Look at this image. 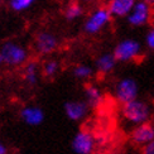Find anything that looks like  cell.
Instances as JSON below:
<instances>
[{
	"label": "cell",
	"instance_id": "cell-20",
	"mask_svg": "<svg viewBox=\"0 0 154 154\" xmlns=\"http://www.w3.org/2000/svg\"><path fill=\"white\" fill-rule=\"evenodd\" d=\"M144 41H145L146 48L154 52V25L148 29V32H146V34H145Z\"/></svg>",
	"mask_w": 154,
	"mask_h": 154
},
{
	"label": "cell",
	"instance_id": "cell-24",
	"mask_svg": "<svg viewBox=\"0 0 154 154\" xmlns=\"http://www.w3.org/2000/svg\"><path fill=\"white\" fill-rule=\"evenodd\" d=\"M86 4H91V3H94V2H96V0H83Z\"/></svg>",
	"mask_w": 154,
	"mask_h": 154
},
{
	"label": "cell",
	"instance_id": "cell-13",
	"mask_svg": "<svg viewBox=\"0 0 154 154\" xmlns=\"http://www.w3.org/2000/svg\"><path fill=\"white\" fill-rule=\"evenodd\" d=\"M116 58H115L114 53L110 52H105L101 53L100 56H97V58L95 61V67L97 69V72L102 73V75H107L111 73L115 67H116Z\"/></svg>",
	"mask_w": 154,
	"mask_h": 154
},
{
	"label": "cell",
	"instance_id": "cell-5",
	"mask_svg": "<svg viewBox=\"0 0 154 154\" xmlns=\"http://www.w3.org/2000/svg\"><path fill=\"white\" fill-rule=\"evenodd\" d=\"M114 96L121 105L139 99V83L133 77H123L114 87Z\"/></svg>",
	"mask_w": 154,
	"mask_h": 154
},
{
	"label": "cell",
	"instance_id": "cell-6",
	"mask_svg": "<svg viewBox=\"0 0 154 154\" xmlns=\"http://www.w3.org/2000/svg\"><path fill=\"white\" fill-rule=\"evenodd\" d=\"M152 18V6L145 0H138L131 13L126 17V20L131 27H144Z\"/></svg>",
	"mask_w": 154,
	"mask_h": 154
},
{
	"label": "cell",
	"instance_id": "cell-15",
	"mask_svg": "<svg viewBox=\"0 0 154 154\" xmlns=\"http://www.w3.org/2000/svg\"><path fill=\"white\" fill-rule=\"evenodd\" d=\"M38 77H39V66H38V63L34 61L28 62L27 66H25V69H24L25 82L30 86H34L38 82Z\"/></svg>",
	"mask_w": 154,
	"mask_h": 154
},
{
	"label": "cell",
	"instance_id": "cell-25",
	"mask_svg": "<svg viewBox=\"0 0 154 154\" xmlns=\"http://www.w3.org/2000/svg\"><path fill=\"white\" fill-rule=\"evenodd\" d=\"M4 65V62H3V58H2V56H0V67H2Z\"/></svg>",
	"mask_w": 154,
	"mask_h": 154
},
{
	"label": "cell",
	"instance_id": "cell-9",
	"mask_svg": "<svg viewBox=\"0 0 154 154\" xmlns=\"http://www.w3.org/2000/svg\"><path fill=\"white\" fill-rule=\"evenodd\" d=\"M154 140V125L152 121L142 125L134 126L130 131V142L139 148H143L146 144Z\"/></svg>",
	"mask_w": 154,
	"mask_h": 154
},
{
	"label": "cell",
	"instance_id": "cell-26",
	"mask_svg": "<svg viewBox=\"0 0 154 154\" xmlns=\"http://www.w3.org/2000/svg\"><path fill=\"white\" fill-rule=\"evenodd\" d=\"M68 2H69V3H75V0H68Z\"/></svg>",
	"mask_w": 154,
	"mask_h": 154
},
{
	"label": "cell",
	"instance_id": "cell-4",
	"mask_svg": "<svg viewBox=\"0 0 154 154\" xmlns=\"http://www.w3.org/2000/svg\"><path fill=\"white\" fill-rule=\"evenodd\" d=\"M111 14L105 6L94 9L83 22V32L88 35H96L101 33L111 22Z\"/></svg>",
	"mask_w": 154,
	"mask_h": 154
},
{
	"label": "cell",
	"instance_id": "cell-22",
	"mask_svg": "<svg viewBox=\"0 0 154 154\" xmlns=\"http://www.w3.org/2000/svg\"><path fill=\"white\" fill-rule=\"evenodd\" d=\"M0 154H8V148L3 142H0Z\"/></svg>",
	"mask_w": 154,
	"mask_h": 154
},
{
	"label": "cell",
	"instance_id": "cell-17",
	"mask_svg": "<svg viewBox=\"0 0 154 154\" xmlns=\"http://www.w3.org/2000/svg\"><path fill=\"white\" fill-rule=\"evenodd\" d=\"M83 13V9L80 4L77 3H69L66 8H65V11H63V14H65V18L67 20L72 22V20H76V19H79Z\"/></svg>",
	"mask_w": 154,
	"mask_h": 154
},
{
	"label": "cell",
	"instance_id": "cell-2",
	"mask_svg": "<svg viewBox=\"0 0 154 154\" xmlns=\"http://www.w3.org/2000/svg\"><path fill=\"white\" fill-rule=\"evenodd\" d=\"M143 52V47L135 38H124L119 41L114 47L112 53L118 62L121 63H129L133 61H137Z\"/></svg>",
	"mask_w": 154,
	"mask_h": 154
},
{
	"label": "cell",
	"instance_id": "cell-12",
	"mask_svg": "<svg viewBox=\"0 0 154 154\" xmlns=\"http://www.w3.org/2000/svg\"><path fill=\"white\" fill-rule=\"evenodd\" d=\"M138 0H111L107 4V9L114 18H126L131 13Z\"/></svg>",
	"mask_w": 154,
	"mask_h": 154
},
{
	"label": "cell",
	"instance_id": "cell-23",
	"mask_svg": "<svg viewBox=\"0 0 154 154\" xmlns=\"http://www.w3.org/2000/svg\"><path fill=\"white\" fill-rule=\"evenodd\" d=\"M146 3H149L150 4V6H154V0H145Z\"/></svg>",
	"mask_w": 154,
	"mask_h": 154
},
{
	"label": "cell",
	"instance_id": "cell-3",
	"mask_svg": "<svg viewBox=\"0 0 154 154\" xmlns=\"http://www.w3.org/2000/svg\"><path fill=\"white\" fill-rule=\"evenodd\" d=\"M0 56L5 66L19 67L24 65L25 61L28 60V51L20 43L8 41L0 47Z\"/></svg>",
	"mask_w": 154,
	"mask_h": 154
},
{
	"label": "cell",
	"instance_id": "cell-10",
	"mask_svg": "<svg viewBox=\"0 0 154 154\" xmlns=\"http://www.w3.org/2000/svg\"><path fill=\"white\" fill-rule=\"evenodd\" d=\"M65 114L71 121H81L83 120L90 110V106L86 101L82 100H71L65 104Z\"/></svg>",
	"mask_w": 154,
	"mask_h": 154
},
{
	"label": "cell",
	"instance_id": "cell-21",
	"mask_svg": "<svg viewBox=\"0 0 154 154\" xmlns=\"http://www.w3.org/2000/svg\"><path fill=\"white\" fill-rule=\"evenodd\" d=\"M142 154H154V140L142 148Z\"/></svg>",
	"mask_w": 154,
	"mask_h": 154
},
{
	"label": "cell",
	"instance_id": "cell-1",
	"mask_svg": "<svg viewBox=\"0 0 154 154\" xmlns=\"http://www.w3.org/2000/svg\"><path fill=\"white\" fill-rule=\"evenodd\" d=\"M121 116L130 125L138 126L150 121L152 107L146 101L137 99L125 105H121Z\"/></svg>",
	"mask_w": 154,
	"mask_h": 154
},
{
	"label": "cell",
	"instance_id": "cell-14",
	"mask_svg": "<svg viewBox=\"0 0 154 154\" xmlns=\"http://www.w3.org/2000/svg\"><path fill=\"white\" fill-rule=\"evenodd\" d=\"M83 95H85V101L90 107H97L104 101V94H102L101 88L96 85H92V83L85 87Z\"/></svg>",
	"mask_w": 154,
	"mask_h": 154
},
{
	"label": "cell",
	"instance_id": "cell-11",
	"mask_svg": "<svg viewBox=\"0 0 154 154\" xmlns=\"http://www.w3.org/2000/svg\"><path fill=\"white\" fill-rule=\"evenodd\" d=\"M20 119L23 120V123H25L29 126H38L43 123L44 120V111L39 106L35 105H28L24 106L20 112Z\"/></svg>",
	"mask_w": 154,
	"mask_h": 154
},
{
	"label": "cell",
	"instance_id": "cell-19",
	"mask_svg": "<svg viewBox=\"0 0 154 154\" xmlns=\"http://www.w3.org/2000/svg\"><path fill=\"white\" fill-rule=\"evenodd\" d=\"M37 0H9V8L15 13H23L28 10Z\"/></svg>",
	"mask_w": 154,
	"mask_h": 154
},
{
	"label": "cell",
	"instance_id": "cell-29",
	"mask_svg": "<svg viewBox=\"0 0 154 154\" xmlns=\"http://www.w3.org/2000/svg\"><path fill=\"white\" fill-rule=\"evenodd\" d=\"M0 3H2V0H0Z\"/></svg>",
	"mask_w": 154,
	"mask_h": 154
},
{
	"label": "cell",
	"instance_id": "cell-28",
	"mask_svg": "<svg viewBox=\"0 0 154 154\" xmlns=\"http://www.w3.org/2000/svg\"><path fill=\"white\" fill-rule=\"evenodd\" d=\"M109 2H111V0H109Z\"/></svg>",
	"mask_w": 154,
	"mask_h": 154
},
{
	"label": "cell",
	"instance_id": "cell-8",
	"mask_svg": "<svg viewBox=\"0 0 154 154\" xmlns=\"http://www.w3.org/2000/svg\"><path fill=\"white\" fill-rule=\"evenodd\" d=\"M60 41L56 34L51 33V32H39L34 39V48L39 54L42 56H48L53 53L54 51L58 48Z\"/></svg>",
	"mask_w": 154,
	"mask_h": 154
},
{
	"label": "cell",
	"instance_id": "cell-27",
	"mask_svg": "<svg viewBox=\"0 0 154 154\" xmlns=\"http://www.w3.org/2000/svg\"><path fill=\"white\" fill-rule=\"evenodd\" d=\"M152 123H153V125H154V118H153V120H152Z\"/></svg>",
	"mask_w": 154,
	"mask_h": 154
},
{
	"label": "cell",
	"instance_id": "cell-16",
	"mask_svg": "<svg viewBox=\"0 0 154 154\" xmlns=\"http://www.w3.org/2000/svg\"><path fill=\"white\" fill-rule=\"evenodd\" d=\"M72 75L76 77L77 80H81V81H86L90 80L94 75V68L91 66L86 65V63H79L76 65L72 69Z\"/></svg>",
	"mask_w": 154,
	"mask_h": 154
},
{
	"label": "cell",
	"instance_id": "cell-7",
	"mask_svg": "<svg viewBox=\"0 0 154 154\" xmlns=\"http://www.w3.org/2000/svg\"><path fill=\"white\" fill-rule=\"evenodd\" d=\"M71 148L76 154H92L96 148V140L88 130H80L75 134Z\"/></svg>",
	"mask_w": 154,
	"mask_h": 154
},
{
	"label": "cell",
	"instance_id": "cell-18",
	"mask_svg": "<svg viewBox=\"0 0 154 154\" xmlns=\"http://www.w3.org/2000/svg\"><path fill=\"white\" fill-rule=\"evenodd\" d=\"M60 68H61V65L57 60H48L44 62V65L42 67V72L48 79H52V77H54L60 72Z\"/></svg>",
	"mask_w": 154,
	"mask_h": 154
}]
</instances>
